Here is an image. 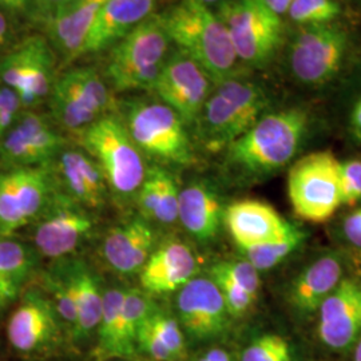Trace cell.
<instances>
[{
	"label": "cell",
	"instance_id": "obj_1",
	"mask_svg": "<svg viewBox=\"0 0 361 361\" xmlns=\"http://www.w3.org/2000/svg\"><path fill=\"white\" fill-rule=\"evenodd\" d=\"M357 20L317 26H288L273 67L284 83L308 94L334 91L360 61Z\"/></svg>",
	"mask_w": 361,
	"mask_h": 361
},
{
	"label": "cell",
	"instance_id": "obj_2",
	"mask_svg": "<svg viewBox=\"0 0 361 361\" xmlns=\"http://www.w3.org/2000/svg\"><path fill=\"white\" fill-rule=\"evenodd\" d=\"M310 125L312 116L302 106L271 109L225 150L226 165L246 177H264L285 168L302 147Z\"/></svg>",
	"mask_w": 361,
	"mask_h": 361
},
{
	"label": "cell",
	"instance_id": "obj_3",
	"mask_svg": "<svg viewBox=\"0 0 361 361\" xmlns=\"http://www.w3.org/2000/svg\"><path fill=\"white\" fill-rule=\"evenodd\" d=\"M159 18L170 42L201 66L214 85L249 73L212 7L198 0H180Z\"/></svg>",
	"mask_w": 361,
	"mask_h": 361
},
{
	"label": "cell",
	"instance_id": "obj_4",
	"mask_svg": "<svg viewBox=\"0 0 361 361\" xmlns=\"http://www.w3.org/2000/svg\"><path fill=\"white\" fill-rule=\"evenodd\" d=\"M253 71L217 83L195 121L198 137L209 152L226 150L273 107L269 86Z\"/></svg>",
	"mask_w": 361,
	"mask_h": 361
},
{
	"label": "cell",
	"instance_id": "obj_5",
	"mask_svg": "<svg viewBox=\"0 0 361 361\" xmlns=\"http://www.w3.org/2000/svg\"><path fill=\"white\" fill-rule=\"evenodd\" d=\"M213 10L226 27L233 47L249 71H268L283 49L288 25L258 0H224Z\"/></svg>",
	"mask_w": 361,
	"mask_h": 361
},
{
	"label": "cell",
	"instance_id": "obj_6",
	"mask_svg": "<svg viewBox=\"0 0 361 361\" xmlns=\"http://www.w3.org/2000/svg\"><path fill=\"white\" fill-rule=\"evenodd\" d=\"M170 39L153 13L111 47L106 77L116 91L153 90L168 59Z\"/></svg>",
	"mask_w": 361,
	"mask_h": 361
},
{
	"label": "cell",
	"instance_id": "obj_7",
	"mask_svg": "<svg viewBox=\"0 0 361 361\" xmlns=\"http://www.w3.org/2000/svg\"><path fill=\"white\" fill-rule=\"evenodd\" d=\"M288 195L298 219L320 224L343 205L340 159L329 150L296 159L288 171Z\"/></svg>",
	"mask_w": 361,
	"mask_h": 361
},
{
	"label": "cell",
	"instance_id": "obj_8",
	"mask_svg": "<svg viewBox=\"0 0 361 361\" xmlns=\"http://www.w3.org/2000/svg\"><path fill=\"white\" fill-rule=\"evenodd\" d=\"M79 135L85 150L99 165L114 192L125 197L138 192L147 170L126 126L113 116H104Z\"/></svg>",
	"mask_w": 361,
	"mask_h": 361
},
{
	"label": "cell",
	"instance_id": "obj_9",
	"mask_svg": "<svg viewBox=\"0 0 361 361\" xmlns=\"http://www.w3.org/2000/svg\"><path fill=\"white\" fill-rule=\"evenodd\" d=\"M185 122L164 102L134 101L126 111V129L137 147L159 161L190 165L194 150Z\"/></svg>",
	"mask_w": 361,
	"mask_h": 361
},
{
	"label": "cell",
	"instance_id": "obj_10",
	"mask_svg": "<svg viewBox=\"0 0 361 361\" xmlns=\"http://www.w3.org/2000/svg\"><path fill=\"white\" fill-rule=\"evenodd\" d=\"M50 94L56 122L77 134L106 116L113 107V98L104 79L91 67L68 70L55 79Z\"/></svg>",
	"mask_w": 361,
	"mask_h": 361
},
{
	"label": "cell",
	"instance_id": "obj_11",
	"mask_svg": "<svg viewBox=\"0 0 361 361\" xmlns=\"http://www.w3.org/2000/svg\"><path fill=\"white\" fill-rule=\"evenodd\" d=\"M51 183L46 166L8 169L0 174V237H11L44 213Z\"/></svg>",
	"mask_w": 361,
	"mask_h": 361
},
{
	"label": "cell",
	"instance_id": "obj_12",
	"mask_svg": "<svg viewBox=\"0 0 361 361\" xmlns=\"http://www.w3.org/2000/svg\"><path fill=\"white\" fill-rule=\"evenodd\" d=\"M55 68L51 44L43 37H30L0 62V82L15 90L22 107H32L50 95Z\"/></svg>",
	"mask_w": 361,
	"mask_h": 361
},
{
	"label": "cell",
	"instance_id": "obj_13",
	"mask_svg": "<svg viewBox=\"0 0 361 361\" xmlns=\"http://www.w3.org/2000/svg\"><path fill=\"white\" fill-rule=\"evenodd\" d=\"M214 86L201 66L177 50L169 55L153 90L185 125H194Z\"/></svg>",
	"mask_w": 361,
	"mask_h": 361
},
{
	"label": "cell",
	"instance_id": "obj_14",
	"mask_svg": "<svg viewBox=\"0 0 361 361\" xmlns=\"http://www.w3.org/2000/svg\"><path fill=\"white\" fill-rule=\"evenodd\" d=\"M62 143V137L44 116L25 111L0 138V158L8 169L46 166Z\"/></svg>",
	"mask_w": 361,
	"mask_h": 361
},
{
	"label": "cell",
	"instance_id": "obj_15",
	"mask_svg": "<svg viewBox=\"0 0 361 361\" xmlns=\"http://www.w3.org/2000/svg\"><path fill=\"white\" fill-rule=\"evenodd\" d=\"M177 313L183 332L197 341L224 335L231 317L219 286L207 277H194L180 288Z\"/></svg>",
	"mask_w": 361,
	"mask_h": 361
},
{
	"label": "cell",
	"instance_id": "obj_16",
	"mask_svg": "<svg viewBox=\"0 0 361 361\" xmlns=\"http://www.w3.org/2000/svg\"><path fill=\"white\" fill-rule=\"evenodd\" d=\"M61 324L51 301L32 292L13 310L7 324V337L16 352L39 355L58 343Z\"/></svg>",
	"mask_w": 361,
	"mask_h": 361
},
{
	"label": "cell",
	"instance_id": "obj_17",
	"mask_svg": "<svg viewBox=\"0 0 361 361\" xmlns=\"http://www.w3.org/2000/svg\"><path fill=\"white\" fill-rule=\"evenodd\" d=\"M92 229L94 222L86 209L56 200L39 217L32 240L42 256L65 257L90 235Z\"/></svg>",
	"mask_w": 361,
	"mask_h": 361
},
{
	"label": "cell",
	"instance_id": "obj_18",
	"mask_svg": "<svg viewBox=\"0 0 361 361\" xmlns=\"http://www.w3.org/2000/svg\"><path fill=\"white\" fill-rule=\"evenodd\" d=\"M317 334L328 348L345 349L361 335V285L343 279L319 308Z\"/></svg>",
	"mask_w": 361,
	"mask_h": 361
},
{
	"label": "cell",
	"instance_id": "obj_19",
	"mask_svg": "<svg viewBox=\"0 0 361 361\" xmlns=\"http://www.w3.org/2000/svg\"><path fill=\"white\" fill-rule=\"evenodd\" d=\"M224 221L240 249L281 241L298 232L271 205L256 200H243L229 205Z\"/></svg>",
	"mask_w": 361,
	"mask_h": 361
},
{
	"label": "cell",
	"instance_id": "obj_20",
	"mask_svg": "<svg viewBox=\"0 0 361 361\" xmlns=\"http://www.w3.org/2000/svg\"><path fill=\"white\" fill-rule=\"evenodd\" d=\"M155 0H104L95 15L82 55L113 47L153 15Z\"/></svg>",
	"mask_w": 361,
	"mask_h": 361
},
{
	"label": "cell",
	"instance_id": "obj_21",
	"mask_svg": "<svg viewBox=\"0 0 361 361\" xmlns=\"http://www.w3.org/2000/svg\"><path fill=\"white\" fill-rule=\"evenodd\" d=\"M197 271L192 249L180 241H170L152 253L140 271L143 290L149 295H166L180 290Z\"/></svg>",
	"mask_w": 361,
	"mask_h": 361
},
{
	"label": "cell",
	"instance_id": "obj_22",
	"mask_svg": "<svg viewBox=\"0 0 361 361\" xmlns=\"http://www.w3.org/2000/svg\"><path fill=\"white\" fill-rule=\"evenodd\" d=\"M104 0H71L44 20L49 43L66 65L80 56L95 15Z\"/></svg>",
	"mask_w": 361,
	"mask_h": 361
},
{
	"label": "cell",
	"instance_id": "obj_23",
	"mask_svg": "<svg viewBox=\"0 0 361 361\" xmlns=\"http://www.w3.org/2000/svg\"><path fill=\"white\" fill-rule=\"evenodd\" d=\"M157 234L142 219H133L107 233L104 256L107 264L122 274L142 271L154 252Z\"/></svg>",
	"mask_w": 361,
	"mask_h": 361
},
{
	"label": "cell",
	"instance_id": "obj_24",
	"mask_svg": "<svg viewBox=\"0 0 361 361\" xmlns=\"http://www.w3.org/2000/svg\"><path fill=\"white\" fill-rule=\"evenodd\" d=\"M343 280V267L335 256H324L298 274L289 289V302L301 313L319 310L324 300Z\"/></svg>",
	"mask_w": 361,
	"mask_h": 361
},
{
	"label": "cell",
	"instance_id": "obj_25",
	"mask_svg": "<svg viewBox=\"0 0 361 361\" xmlns=\"http://www.w3.org/2000/svg\"><path fill=\"white\" fill-rule=\"evenodd\" d=\"M59 171L70 195L85 207L104 205L106 178L99 165L90 155L79 150H67L61 155Z\"/></svg>",
	"mask_w": 361,
	"mask_h": 361
},
{
	"label": "cell",
	"instance_id": "obj_26",
	"mask_svg": "<svg viewBox=\"0 0 361 361\" xmlns=\"http://www.w3.org/2000/svg\"><path fill=\"white\" fill-rule=\"evenodd\" d=\"M178 219L186 232L198 241L214 238L222 221V209L217 195L202 183L186 186L180 190Z\"/></svg>",
	"mask_w": 361,
	"mask_h": 361
},
{
	"label": "cell",
	"instance_id": "obj_27",
	"mask_svg": "<svg viewBox=\"0 0 361 361\" xmlns=\"http://www.w3.org/2000/svg\"><path fill=\"white\" fill-rule=\"evenodd\" d=\"M125 289L114 288L104 295V310L97 328V345L94 357L97 361L129 360L135 357L125 343L122 331V302Z\"/></svg>",
	"mask_w": 361,
	"mask_h": 361
},
{
	"label": "cell",
	"instance_id": "obj_28",
	"mask_svg": "<svg viewBox=\"0 0 361 361\" xmlns=\"http://www.w3.org/2000/svg\"><path fill=\"white\" fill-rule=\"evenodd\" d=\"M66 283L71 289L77 307V328L73 338L82 341L97 332L102 317L104 295L94 274L80 265L74 268Z\"/></svg>",
	"mask_w": 361,
	"mask_h": 361
},
{
	"label": "cell",
	"instance_id": "obj_29",
	"mask_svg": "<svg viewBox=\"0 0 361 361\" xmlns=\"http://www.w3.org/2000/svg\"><path fill=\"white\" fill-rule=\"evenodd\" d=\"M34 268L31 250L11 237H0V296L13 300Z\"/></svg>",
	"mask_w": 361,
	"mask_h": 361
},
{
	"label": "cell",
	"instance_id": "obj_30",
	"mask_svg": "<svg viewBox=\"0 0 361 361\" xmlns=\"http://www.w3.org/2000/svg\"><path fill=\"white\" fill-rule=\"evenodd\" d=\"M284 19L290 27L317 26L357 20V15L343 0H293Z\"/></svg>",
	"mask_w": 361,
	"mask_h": 361
},
{
	"label": "cell",
	"instance_id": "obj_31",
	"mask_svg": "<svg viewBox=\"0 0 361 361\" xmlns=\"http://www.w3.org/2000/svg\"><path fill=\"white\" fill-rule=\"evenodd\" d=\"M155 312L154 304L149 293L140 289L125 290L122 302V331L123 338L130 350L137 353V335L142 324Z\"/></svg>",
	"mask_w": 361,
	"mask_h": 361
},
{
	"label": "cell",
	"instance_id": "obj_32",
	"mask_svg": "<svg viewBox=\"0 0 361 361\" xmlns=\"http://www.w3.org/2000/svg\"><path fill=\"white\" fill-rule=\"evenodd\" d=\"M143 324L155 336V338L168 349L173 360L186 361L188 343L185 332L177 319L162 312H154Z\"/></svg>",
	"mask_w": 361,
	"mask_h": 361
},
{
	"label": "cell",
	"instance_id": "obj_33",
	"mask_svg": "<svg viewBox=\"0 0 361 361\" xmlns=\"http://www.w3.org/2000/svg\"><path fill=\"white\" fill-rule=\"evenodd\" d=\"M304 233H295L293 235L268 244L247 246L241 249L245 253L246 261H249L258 271H268L284 261L293 250H296L304 240Z\"/></svg>",
	"mask_w": 361,
	"mask_h": 361
},
{
	"label": "cell",
	"instance_id": "obj_34",
	"mask_svg": "<svg viewBox=\"0 0 361 361\" xmlns=\"http://www.w3.org/2000/svg\"><path fill=\"white\" fill-rule=\"evenodd\" d=\"M240 361H292V348L283 336L265 334L249 343Z\"/></svg>",
	"mask_w": 361,
	"mask_h": 361
},
{
	"label": "cell",
	"instance_id": "obj_35",
	"mask_svg": "<svg viewBox=\"0 0 361 361\" xmlns=\"http://www.w3.org/2000/svg\"><path fill=\"white\" fill-rule=\"evenodd\" d=\"M336 90L348 95L347 129L353 140L361 142V58Z\"/></svg>",
	"mask_w": 361,
	"mask_h": 361
},
{
	"label": "cell",
	"instance_id": "obj_36",
	"mask_svg": "<svg viewBox=\"0 0 361 361\" xmlns=\"http://www.w3.org/2000/svg\"><path fill=\"white\" fill-rule=\"evenodd\" d=\"M210 271L219 273L241 286L247 293L257 297L259 290V274L249 261H225L212 267Z\"/></svg>",
	"mask_w": 361,
	"mask_h": 361
},
{
	"label": "cell",
	"instance_id": "obj_37",
	"mask_svg": "<svg viewBox=\"0 0 361 361\" xmlns=\"http://www.w3.org/2000/svg\"><path fill=\"white\" fill-rule=\"evenodd\" d=\"M210 279L219 286V292L224 297L226 310L231 317H241L252 308L257 297L247 293L241 286L234 284L229 279L221 276L219 273L210 271Z\"/></svg>",
	"mask_w": 361,
	"mask_h": 361
},
{
	"label": "cell",
	"instance_id": "obj_38",
	"mask_svg": "<svg viewBox=\"0 0 361 361\" xmlns=\"http://www.w3.org/2000/svg\"><path fill=\"white\" fill-rule=\"evenodd\" d=\"M50 290L52 295V305L58 313V317L73 337L77 328L78 316L77 307L71 289L68 288L67 283L54 281L50 285Z\"/></svg>",
	"mask_w": 361,
	"mask_h": 361
},
{
	"label": "cell",
	"instance_id": "obj_39",
	"mask_svg": "<svg viewBox=\"0 0 361 361\" xmlns=\"http://www.w3.org/2000/svg\"><path fill=\"white\" fill-rule=\"evenodd\" d=\"M161 166H153L146 173L141 188L137 192V202L143 216L146 219H155L157 209L159 204L161 195V177H162Z\"/></svg>",
	"mask_w": 361,
	"mask_h": 361
},
{
	"label": "cell",
	"instance_id": "obj_40",
	"mask_svg": "<svg viewBox=\"0 0 361 361\" xmlns=\"http://www.w3.org/2000/svg\"><path fill=\"white\" fill-rule=\"evenodd\" d=\"M178 201H180V190L174 177L166 171L162 170L161 177V195L159 204L157 209L155 219L161 224H173L178 219Z\"/></svg>",
	"mask_w": 361,
	"mask_h": 361
},
{
	"label": "cell",
	"instance_id": "obj_41",
	"mask_svg": "<svg viewBox=\"0 0 361 361\" xmlns=\"http://www.w3.org/2000/svg\"><path fill=\"white\" fill-rule=\"evenodd\" d=\"M340 180L343 205L353 207L361 201V159L340 161Z\"/></svg>",
	"mask_w": 361,
	"mask_h": 361
},
{
	"label": "cell",
	"instance_id": "obj_42",
	"mask_svg": "<svg viewBox=\"0 0 361 361\" xmlns=\"http://www.w3.org/2000/svg\"><path fill=\"white\" fill-rule=\"evenodd\" d=\"M22 104L15 90L0 86V138L11 129L19 116Z\"/></svg>",
	"mask_w": 361,
	"mask_h": 361
},
{
	"label": "cell",
	"instance_id": "obj_43",
	"mask_svg": "<svg viewBox=\"0 0 361 361\" xmlns=\"http://www.w3.org/2000/svg\"><path fill=\"white\" fill-rule=\"evenodd\" d=\"M344 234L350 244L361 249V207L344 221Z\"/></svg>",
	"mask_w": 361,
	"mask_h": 361
},
{
	"label": "cell",
	"instance_id": "obj_44",
	"mask_svg": "<svg viewBox=\"0 0 361 361\" xmlns=\"http://www.w3.org/2000/svg\"><path fill=\"white\" fill-rule=\"evenodd\" d=\"M71 0H31V4L34 6L35 11L40 16V19L47 20L52 13L58 8L67 4Z\"/></svg>",
	"mask_w": 361,
	"mask_h": 361
},
{
	"label": "cell",
	"instance_id": "obj_45",
	"mask_svg": "<svg viewBox=\"0 0 361 361\" xmlns=\"http://www.w3.org/2000/svg\"><path fill=\"white\" fill-rule=\"evenodd\" d=\"M31 0H0V7L13 13H23L28 10Z\"/></svg>",
	"mask_w": 361,
	"mask_h": 361
},
{
	"label": "cell",
	"instance_id": "obj_46",
	"mask_svg": "<svg viewBox=\"0 0 361 361\" xmlns=\"http://www.w3.org/2000/svg\"><path fill=\"white\" fill-rule=\"evenodd\" d=\"M204 356L207 357V361H233L231 353L222 348L207 349Z\"/></svg>",
	"mask_w": 361,
	"mask_h": 361
},
{
	"label": "cell",
	"instance_id": "obj_47",
	"mask_svg": "<svg viewBox=\"0 0 361 361\" xmlns=\"http://www.w3.org/2000/svg\"><path fill=\"white\" fill-rule=\"evenodd\" d=\"M7 34H8V23L4 13L0 11V47L4 44Z\"/></svg>",
	"mask_w": 361,
	"mask_h": 361
},
{
	"label": "cell",
	"instance_id": "obj_48",
	"mask_svg": "<svg viewBox=\"0 0 361 361\" xmlns=\"http://www.w3.org/2000/svg\"><path fill=\"white\" fill-rule=\"evenodd\" d=\"M353 13L357 15V19L361 15V0H343Z\"/></svg>",
	"mask_w": 361,
	"mask_h": 361
},
{
	"label": "cell",
	"instance_id": "obj_49",
	"mask_svg": "<svg viewBox=\"0 0 361 361\" xmlns=\"http://www.w3.org/2000/svg\"><path fill=\"white\" fill-rule=\"evenodd\" d=\"M353 361H361V338L357 341V345H356V349H355Z\"/></svg>",
	"mask_w": 361,
	"mask_h": 361
},
{
	"label": "cell",
	"instance_id": "obj_50",
	"mask_svg": "<svg viewBox=\"0 0 361 361\" xmlns=\"http://www.w3.org/2000/svg\"><path fill=\"white\" fill-rule=\"evenodd\" d=\"M198 1H201V3H204V4H207V6L213 8L214 6H217L219 3L224 1V0H198Z\"/></svg>",
	"mask_w": 361,
	"mask_h": 361
},
{
	"label": "cell",
	"instance_id": "obj_51",
	"mask_svg": "<svg viewBox=\"0 0 361 361\" xmlns=\"http://www.w3.org/2000/svg\"><path fill=\"white\" fill-rule=\"evenodd\" d=\"M121 361H153L149 360V359H145L142 356H135V357H133V359H129V360H121Z\"/></svg>",
	"mask_w": 361,
	"mask_h": 361
},
{
	"label": "cell",
	"instance_id": "obj_52",
	"mask_svg": "<svg viewBox=\"0 0 361 361\" xmlns=\"http://www.w3.org/2000/svg\"><path fill=\"white\" fill-rule=\"evenodd\" d=\"M356 26H357V31H359V35H360L361 40V15L359 16V19H357V22H356Z\"/></svg>",
	"mask_w": 361,
	"mask_h": 361
},
{
	"label": "cell",
	"instance_id": "obj_53",
	"mask_svg": "<svg viewBox=\"0 0 361 361\" xmlns=\"http://www.w3.org/2000/svg\"><path fill=\"white\" fill-rule=\"evenodd\" d=\"M194 361H207V357L204 356V355H201V356H198V357H195L194 359Z\"/></svg>",
	"mask_w": 361,
	"mask_h": 361
},
{
	"label": "cell",
	"instance_id": "obj_54",
	"mask_svg": "<svg viewBox=\"0 0 361 361\" xmlns=\"http://www.w3.org/2000/svg\"><path fill=\"white\" fill-rule=\"evenodd\" d=\"M4 301H6V300H4L3 297L0 296V308H1V305L4 304Z\"/></svg>",
	"mask_w": 361,
	"mask_h": 361
}]
</instances>
